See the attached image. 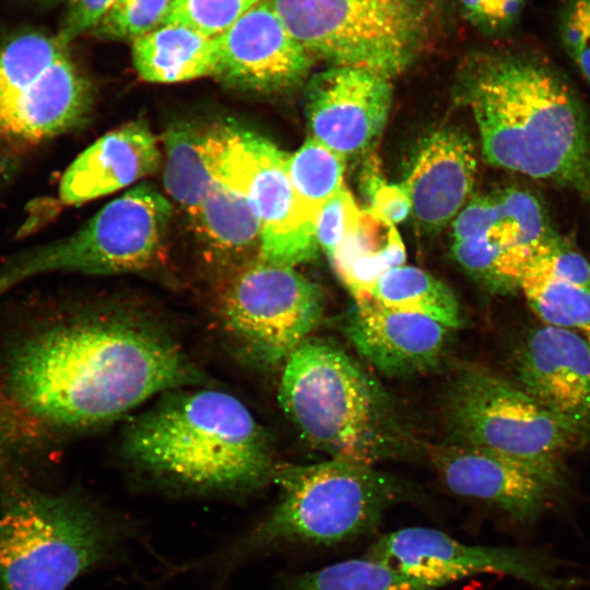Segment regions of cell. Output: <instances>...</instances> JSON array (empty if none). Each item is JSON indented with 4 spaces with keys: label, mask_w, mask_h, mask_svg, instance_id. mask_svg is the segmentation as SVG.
Wrapping results in <instances>:
<instances>
[{
    "label": "cell",
    "mask_w": 590,
    "mask_h": 590,
    "mask_svg": "<svg viewBox=\"0 0 590 590\" xmlns=\"http://www.w3.org/2000/svg\"><path fill=\"white\" fill-rule=\"evenodd\" d=\"M204 376L151 322L120 314L31 311L0 329V483L31 481L59 439Z\"/></svg>",
    "instance_id": "6da1fadb"
},
{
    "label": "cell",
    "mask_w": 590,
    "mask_h": 590,
    "mask_svg": "<svg viewBox=\"0 0 590 590\" xmlns=\"http://www.w3.org/2000/svg\"><path fill=\"white\" fill-rule=\"evenodd\" d=\"M462 88L488 163L574 190L590 208V123L548 63L528 52L474 56Z\"/></svg>",
    "instance_id": "7a4b0ae2"
},
{
    "label": "cell",
    "mask_w": 590,
    "mask_h": 590,
    "mask_svg": "<svg viewBox=\"0 0 590 590\" xmlns=\"http://www.w3.org/2000/svg\"><path fill=\"white\" fill-rule=\"evenodd\" d=\"M185 387L161 399L126 432L138 467L193 487L252 489L273 479L270 439L248 408L216 389Z\"/></svg>",
    "instance_id": "3957f363"
},
{
    "label": "cell",
    "mask_w": 590,
    "mask_h": 590,
    "mask_svg": "<svg viewBox=\"0 0 590 590\" xmlns=\"http://www.w3.org/2000/svg\"><path fill=\"white\" fill-rule=\"evenodd\" d=\"M278 400L300 437L332 459L375 465L398 455L406 441L381 386L326 342L307 339L290 355Z\"/></svg>",
    "instance_id": "277c9868"
},
{
    "label": "cell",
    "mask_w": 590,
    "mask_h": 590,
    "mask_svg": "<svg viewBox=\"0 0 590 590\" xmlns=\"http://www.w3.org/2000/svg\"><path fill=\"white\" fill-rule=\"evenodd\" d=\"M279 498L228 553L241 558L286 544L330 546L373 533L385 512L413 493L375 465L329 458L276 465Z\"/></svg>",
    "instance_id": "5b68a950"
},
{
    "label": "cell",
    "mask_w": 590,
    "mask_h": 590,
    "mask_svg": "<svg viewBox=\"0 0 590 590\" xmlns=\"http://www.w3.org/2000/svg\"><path fill=\"white\" fill-rule=\"evenodd\" d=\"M119 538L116 523L74 492L0 484V590H67Z\"/></svg>",
    "instance_id": "8992f818"
},
{
    "label": "cell",
    "mask_w": 590,
    "mask_h": 590,
    "mask_svg": "<svg viewBox=\"0 0 590 590\" xmlns=\"http://www.w3.org/2000/svg\"><path fill=\"white\" fill-rule=\"evenodd\" d=\"M90 83L58 36L22 31L0 38V187L46 143L80 127Z\"/></svg>",
    "instance_id": "52a82bcc"
},
{
    "label": "cell",
    "mask_w": 590,
    "mask_h": 590,
    "mask_svg": "<svg viewBox=\"0 0 590 590\" xmlns=\"http://www.w3.org/2000/svg\"><path fill=\"white\" fill-rule=\"evenodd\" d=\"M312 58L332 67L403 72L426 42L432 0H270Z\"/></svg>",
    "instance_id": "ba28073f"
},
{
    "label": "cell",
    "mask_w": 590,
    "mask_h": 590,
    "mask_svg": "<svg viewBox=\"0 0 590 590\" xmlns=\"http://www.w3.org/2000/svg\"><path fill=\"white\" fill-rule=\"evenodd\" d=\"M172 205L142 182L114 199L64 238L14 253L0 264V296L52 272L111 275L138 272L158 257Z\"/></svg>",
    "instance_id": "9c48e42d"
},
{
    "label": "cell",
    "mask_w": 590,
    "mask_h": 590,
    "mask_svg": "<svg viewBox=\"0 0 590 590\" xmlns=\"http://www.w3.org/2000/svg\"><path fill=\"white\" fill-rule=\"evenodd\" d=\"M451 441L560 469L559 457L586 441L518 384L477 366L460 368L447 392Z\"/></svg>",
    "instance_id": "30bf717a"
},
{
    "label": "cell",
    "mask_w": 590,
    "mask_h": 590,
    "mask_svg": "<svg viewBox=\"0 0 590 590\" xmlns=\"http://www.w3.org/2000/svg\"><path fill=\"white\" fill-rule=\"evenodd\" d=\"M320 287L295 268L258 257L243 264L221 291L216 312L224 334L250 365L285 363L319 324Z\"/></svg>",
    "instance_id": "8fae6325"
},
{
    "label": "cell",
    "mask_w": 590,
    "mask_h": 590,
    "mask_svg": "<svg viewBox=\"0 0 590 590\" xmlns=\"http://www.w3.org/2000/svg\"><path fill=\"white\" fill-rule=\"evenodd\" d=\"M205 151L214 174L251 202L261 225L260 259L295 268L318 256L316 234L297 212L290 154L263 135L233 123L206 129Z\"/></svg>",
    "instance_id": "7c38bea8"
},
{
    "label": "cell",
    "mask_w": 590,
    "mask_h": 590,
    "mask_svg": "<svg viewBox=\"0 0 590 590\" xmlns=\"http://www.w3.org/2000/svg\"><path fill=\"white\" fill-rule=\"evenodd\" d=\"M555 234L539 199L510 187L465 204L452 221L451 253L485 290L505 295L520 291L529 258Z\"/></svg>",
    "instance_id": "4fadbf2b"
},
{
    "label": "cell",
    "mask_w": 590,
    "mask_h": 590,
    "mask_svg": "<svg viewBox=\"0 0 590 590\" xmlns=\"http://www.w3.org/2000/svg\"><path fill=\"white\" fill-rule=\"evenodd\" d=\"M365 554L430 590L486 573L508 575L539 590H563L569 583L555 576L554 562L539 552L469 545L426 527L388 532Z\"/></svg>",
    "instance_id": "5bb4252c"
},
{
    "label": "cell",
    "mask_w": 590,
    "mask_h": 590,
    "mask_svg": "<svg viewBox=\"0 0 590 590\" xmlns=\"http://www.w3.org/2000/svg\"><path fill=\"white\" fill-rule=\"evenodd\" d=\"M429 459L451 493L491 504L522 522L534 520L563 482L562 469L455 442L430 447Z\"/></svg>",
    "instance_id": "9a60e30c"
},
{
    "label": "cell",
    "mask_w": 590,
    "mask_h": 590,
    "mask_svg": "<svg viewBox=\"0 0 590 590\" xmlns=\"http://www.w3.org/2000/svg\"><path fill=\"white\" fill-rule=\"evenodd\" d=\"M390 78L359 68L331 67L311 78L306 113L311 138L342 156L366 152L385 128Z\"/></svg>",
    "instance_id": "2e32d148"
},
{
    "label": "cell",
    "mask_w": 590,
    "mask_h": 590,
    "mask_svg": "<svg viewBox=\"0 0 590 590\" xmlns=\"http://www.w3.org/2000/svg\"><path fill=\"white\" fill-rule=\"evenodd\" d=\"M214 78L257 93L284 92L303 83L312 57L290 33L270 0H260L231 28L217 36Z\"/></svg>",
    "instance_id": "e0dca14e"
},
{
    "label": "cell",
    "mask_w": 590,
    "mask_h": 590,
    "mask_svg": "<svg viewBox=\"0 0 590 590\" xmlns=\"http://www.w3.org/2000/svg\"><path fill=\"white\" fill-rule=\"evenodd\" d=\"M518 385L590 440V344L577 332L544 324L516 356Z\"/></svg>",
    "instance_id": "ac0fdd59"
},
{
    "label": "cell",
    "mask_w": 590,
    "mask_h": 590,
    "mask_svg": "<svg viewBox=\"0 0 590 590\" xmlns=\"http://www.w3.org/2000/svg\"><path fill=\"white\" fill-rule=\"evenodd\" d=\"M452 329L424 316L356 302L346 326L349 340L374 368L387 376L433 369L444 356Z\"/></svg>",
    "instance_id": "d6986e66"
},
{
    "label": "cell",
    "mask_w": 590,
    "mask_h": 590,
    "mask_svg": "<svg viewBox=\"0 0 590 590\" xmlns=\"http://www.w3.org/2000/svg\"><path fill=\"white\" fill-rule=\"evenodd\" d=\"M476 165L474 145L462 132L440 129L424 139L402 182L420 225L436 231L456 219L470 201Z\"/></svg>",
    "instance_id": "ffe728a7"
},
{
    "label": "cell",
    "mask_w": 590,
    "mask_h": 590,
    "mask_svg": "<svg viewBox=\"0 0 590 590\" xmlns=\"http://www.w3.org/2000/svg\"><path fill=\"white\" fill-rule=\"evenodd\" d=\"M161 165L155 135L142 121H131L97 139L68 166L59 185L63 204L79 205L132 186Z\"/></svg>",
    "instance_id": "44dd1931"
},
{
    "label": "cell",
    "mask_w": 590,
    "mask_h": 590,
    "mask_svg": "<svg viewBox=\"0 0 590 590\" xmlns=\"http://www.w3.org/2000/svg\"><path fill=\"white\" fill-rule=\"evenodd\" d=\"M138 75L151 83H178L213 76L219 63L216 37L186 26L163 24L132 42Z\"/></svg>",
    "instance_id": "7402d4cb"
},
{
    "label": "cell",
    "mask_w": 590,
    "mask_h": 590,
    "mask_svg": "<svg viewBox=\"0 0 590 590\" xmlns=\"http://www.w3.org/2000/svg\"><path fill=\"white\" fill-rule=\"evenodd\" d=\"M329 258L356 303L386 271L404 263L405 248L394 224L366 209Z\"/></svg>",
    "instance_id": "603a6c76"
},
{
    "label": "cell",
    "mask_w": 590,
    "mask_h": 590,
    "mask_svg": "<svg viewBox=\"0 0 590 590\" xmlns=\"http://www.w3.org/2000/svg\"><path fill=\"white\" fill-rule=\"evenodd\" d=\"M192 220L217 258L238 260L260 249L261 225L251 202L217 175Z\"/></svg>",
    "instance_id": "cb8c5ba5"
},
{
    "label": "cell",
    "mask_w": 590,
    "mask_h": 590,
    "mask_svg": "<svg viewBox=\"0 0 590 590\" xmlns=\"http://www.w3.org/2000/svg\"><path fill=\"white\" fill-rule=\"evenodd\" d=\"M365 299L388 309L430 318L452 330L461 324L460 306L452 291L417 267L401 264L389 269Z\"/></svg>",
    "instance_id": "d4e9b609"
},
{
    "label": "cell",
    "mask_w": 590,
    "mask_h": 590,
    "mask_svg": "<svg viewBox=\"0 0 590 590\" xmlns=\"http://www.w3.org/2000/svg\"><path fill=\"white\" fill-rule=\"evenodd\" d=\"M205 133L189 121H178L164 132V187L191 219L215 179L205 151Z\"/></svg>",
    "instance_id": "484cf974"
},
{
    "label": "cell",
    "mask_w": 590,
    "mask_h": 590,
    "mask_svg": "<svg viewBox=\"0 0 590 590\" xmlns=\"http://www.w3.org/2000/svg\"><path fill=\"white\" fill-rule=\"evenodd\" d=\"M344 158L308 138L288 161V174L303 224L315 232L326 202L344 185Z\"/></svg>",
    "instance_id": "4316f807"
},
{
    "label": "cell",
    "mask_w": 590,
    "mask_h": 590,
    "mask_svg": "<svg viewBox=\"0 0 590 590\" xmlns=\"http://www.w3.org/2000/svg\"><path fill=\"white\" fill-rule=\"evenodd\" d=\"M520 291L544 324L573 330L590 344V290L528 267Z\"/></svg>",
    "instance_id": "83f0119b"
},
{
    "label": "cell",
    "mask_w": 590,
    "mask_h": 590,
    "mask_svg": "<svg viewBox=\"0 0 590 590\" xmlns=\"http://www.w3.org/2000/svg\"><path fill=\"white\" fill-rule=\"evenodd\" d=\"M282 590H430L380 559L364 555L296 575Z\"/></svg>",
    "instance_id": "f1b7e54d"
},
{
    "label": "cell",
    "mask_w": 590,
    "mask_h": 590,
    "mask_svg": "<svg viewBox=\"0 0 590 590\" xmlns=\"http://www.w3.org/2000/svg\"><path fill=\"white\" fill-rule=\"evenodd\" d=\"M259 1L173 0L163 24L181 25L206 37H217Z\"/></svg>",
    "instance_id": "f546056e"
},
{
    "label": "cell",
    "mask_w": 590,
    "mask_h": 590,
    "mask_svg": "<svg viewBox=\"0 0 590 590\" xmlns=\"http://www.w3.org/2000/svg\"><path fill=\"white\" fill-rule=\"evenodd\" d=\"M173 0H115L94 28L107 39L132 42L163 25Z\"/></svg>",
    "instance_id": "4dcf8cb0"
},
{
    "label": "cell",
    "mask_w": 590,
    "mask_h": 590,
    "mask_svg": "<svg viewBox=\"0 0 590 590\" xmlns=\"http://www.w3.org/2000/svg\"><path fill=\"white\" fill-rule=\"evenodd\" d=\"M556 28L564 50L590 84V0H564Z\"/></svg>",
    "instance_id": "1f68e13d"
},
{
    "label": "cell",
    "mask_w": 590,
    "mask_h": 590,
    "mask_svg": "<svg viewBox=\"0 0 590 590\" xmlns=\"http://www.w3.org/2000/svg\"><path fill=\"white\" fill-rule=\"evenodd\" d=\"M528 0H458L465 21L488 37L510 35L518 26Z\"/></svg>",
    "instance_id": "d6a6232c"
},
{
    "label": "cell",
    "mask_w": 590,
    "mask_h": 590,
    "mask_svg": "<svg viewBox=\"0 0 590 590\" xmlns=\"http://www.w3.org/2000/svg\"><path fill=\"white\" fill-rule=\"evenodd\" d=\"M362 210L344 185L322 206L316 223V239L329 257L357 224Z\"/></svg>",
    "instance_id": "836d02e7"
},
{
    "label": "cell",
    "mask_w": 590,
    "mask_h": 590,
    "mask_svg": "<svg viewBox=\"0 0 590 590\" xmlns=\"http://www.w3.org/2000/svg\"><path fill=\"white\" fill-rule=\"evenodd\" d=\"M365 182V189L370 200L369 209L382 219L398 224L412 212L411 200L402 184H387L374 163L367 168Z\"/></svg>",
    "instance_id": "e575fe53"
},
{
    "label": "cell",
    "mask_w": 590,
    "mask_h": 590,
    "mask_svg": "<svg viewBox=\"0 0 590 590\" xmlns=\"http://www.w3.org/2000/svg\"><path fill=\"white\" fill-rule=\"evenodd\" d=\"M115 0H68V10L57 35L66 45L82 33L95 28Z\"/></svg>",
    "instance_id": "d590c367"
},
{
    "label": "cell",
    "mask_w": 590,
    "mask_h": 590,
    "mask_svg": "<svg viewBox=\"0 0 590 590\" xmlns=\"http://www.w3.org/2000/svg\"><path fill=\"white\" fill-rule=\"evenodd\" d=\"M36 1H40V2H56V1H61V0H36ZM68 1V0H67Z\"/></svg>",
    "instance_id": "8d00e7d4"
}]
</instances>
